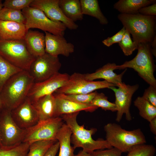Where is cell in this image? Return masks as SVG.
Wrapping results in <instances>:
<instances>
[{
	"instance_id": "cell-1",
	"label": "cell",
	"mask_w": 156,
	"mask_h": 156,
	"mask_svg": "<svg viewBox=\"0 0 156 156\" xmlns=\"http://www.w3.org/2000/svg\"><path fill=\"white\" fill-rule=\"evenodd\" d=\"M34 83L27 71L22 70L11 77L0 91L3 108L11 111L18 106L27 97Z\"/></svg>"
},
{
	"instance_id": "cell-2",
	"label": "cell",
	"mask_w": 156,
	"mask_h": 156,
	"mask_svg": "<svg viewBox=\"0 0 156 156\" xmlns=\"http://www.w3.org/2000/svg\"><path fill=\"white\" fill-rule=\"evenodd\" d=\"M79 112L61 116L72 131L71 142L74 149L81 148L85 151L91 153L95 151L113 147L106 140L93 139L92 135L96 132V129H87L84 128V125L80 126L78 124L77 117Z\"/></svg>"
},
{
	"instance_id": "cell-3",
	"label": "cell",
	"mask_w": 156,
	"mask_h": 156,
	"mask_svg": "<svg viewBox=\"0 0 156 156\" xmlns=\"http://www.w3.org/2000/svg\"><path fill=\"white\" fill-rule=\"evenodd\" d=\"M124 27L132 35L137 46L140 43H151L156 36V17L139 13L134 14H120L118 16Z\"/></svg>"
},
{
	"instance_id": "cell-4",
	"label": "cell",
	"mask_w": 156,
	"mask_h": 156,
	"mask_svg": "<svg viewBox=\"0 0 156 156\" xmlns=\"http://www.w3.org/2000/svg\"><path fill=\"white\" fill-rule=\"evenodd\" d=\"M106 140L112 147L122 153H127L134 146L145 144L146 140L140 129L126 130L115 123H109L104 127Z\"/></svg>"
},
{
	"instance_id": "cell-5",
	"label": "cell",
	"mask_w": 156,
	"mask_h": 156,
	"mask_svg": "<svg viewBox=\"0 0 156 156\" xmlns=\"http://www.w3.org/2000/svg\"><path fill=\"white\" fill-rule=\"evenodd\" d=\"M137 49V54L133 59L117 65L116 69L132 68L149 85L156 88V79L154 75L155 65L151 51V43H140Z\"/></svg>"
},
{
	"instance_id": "cell-6",
	"label": "cell",
	"mask_w": 156,
	"mask_h": 156,
	"mask_svg": "<svg viewBox=\"0 0 156 156\" xmlns=\"http://www.w3.org/2000/svg\"><path fill=\"white\" fill-rule=\"evenodd\" d=\"M0 55L14 66L28 71L36 59L28 51L23 40L0 39Z\"/></svg>"
},
{
	"instance_id": "cell-7",
	"label": "cell",
	"mask_w": 156,
	"mask_h": 156,
	"mask_svg": "<svg viewBox=\"0 0 156 156\" xmlns=\"http://www.w3.org/2000/svg\"><path fill=\"white\" fill-rule=\"evenodd\" d=\"M21 11L25 18L27 31L30 28H36L45 32L64 36L66 27L63 23L51 20L41 10L30 6Z\"/></svg>"
},
{
	"instance_id": "cell-8",
	"label": "cell",
	"mask_w": 156,
	"mask_h": 156,
	"mask_svg": "<svg viewBox=\"0 0 156 156\" xmlns=\"http://www.w3.org/2000/svg\"><path fill=\"white\" fill-rule=\"evenodd\" d=\"M26 129L20 128L15 123L11 111L4 108L0 114V139L1 146L12 147L23 142Z\"/></svg>"
},
{
	"instance_id": "cell-9",
	"label": "cell",
	"mask_w": 156,
	"mask_h": 156,
	"mask_svg": "<svg viewBox=\"0 0 156 156\" xmlns=\"http://www.w3.org/2000/svg\"><path fill=\"white\" fill-rule=\"evenodd\" d=\"M116 85L109 83L105 80L89 81L86 80L84 74L75 73L70 75L66 83L55 92L66 94H87L96 90L108 88Z\"/></svg>"
},
{
	"instance_id": "cell-10",
	"label": "cell",
	"mask_w": 156,
	"mask_h": 156,
	"mask_svg": "<svg viewBox=\"0 0 156 156\" xmlns=\"http://www.w3.org/2000/svg\"><path fill=\"white\" fill-rule=\"evenodd\" d=\"M63 120L61 117H57L39 122L35 125L26 129L23 142L30 144L39 141H57L56 135L64 124Z\"/></svg>"
},
{
	"instance_id": "cell-11",
	"label": "cell",
	"mask_w": 156,
	"mask_h": 156,
	"mask_svg": "<svg viewBox=\"0 0 156 156\" xmlns=\"http://www.w3.org/2000/svg\"><path fill=\"white\" fill-rule=\"evenodd\" d=\"M61 64L58 57L47 53L36 57L31 64L29 72L34 82H42L59 72Z\"/></svg>"
},
{
	"instance_id": "cell-12",
	"label": "cell",
	"mask_w": 156,
	"mask_h": 156,
	"mask_svg": "<svg viewBox=\"0 0 156 156\" xmlns=\"http://www.w3.org/2000/svg\"><path fill=\"white\" fill-rule=\"evenodd\" d=\"M116 88L115 86H111L109 88L112 90L115 93V103L117 109L116 120L119 122L124 114H125L127 120H132L130 112V107L132 98L134 93L139 88L138 84L130 85H127L124 82Z\"/></svg>"
},
{
	"instance_id": "cell-13",
	"label": "cell",
	"mask_w": 156,
	"mask_h": 156,
	"mask_svg": "<svg viewBox=\"0 0 156 156\" xmlns=\"http://www.w3.org/2000/svg\"><path fill=\"white\" fill-rule=\"evenodd\" d=\"M70 75L67 73H57L42 82H34L27 96L31 102L44 96L53 94L67 83Z\"/></svg>"
},
{
	"instance_id": "cell-14",
	"label": "cell",
	"mask_w": 156,
	"mask_h": 156,
	"mask_svg": "<svg viewBox=\"0 0 156 156\" xmlns=\"http://www.w3.org/2000/svg\"><path fill=\"white\" fill-rule=\"evenodd\" d=\"M30 6L41 10L50 20L63 23L70 30H75L78 27L63 14L59 6V0H33Z\"/></svg>"
},
{
	"instance_id": "cell-15",
	"label": "cell",
	"mask_w": 156,
	"mask_h": 156,
	"mask_svg": "<svg viewBox=\"0 0 156 156\" xmlns=\"http://www.w3.org/2000/svg\"><path fill=\"white\" fill-rule=\"evenodd\" d=\"M12 117L21 128L26 129L39 122L36 111L30 100L27 97L16 107L11 111Z\"/></svg>"
},
{
	"instance_id": "cell-16",
	"label": "cell",
	"mask_w": 156,
	"mask_h": 156,
	"mask_svg": "<svg viewBox=\"0 0 156 156\" xmlns=\"http://www.w3.org/2000/svg\"><path fill=\"white\" fill-rule=\"evenodd\" d=\"M45 52L52 56L62 55L66 57L74 51V45L68 42L64 36L55 35L45 32Z\"/></svg>"
},
{
	"instance_id": "cell-17",
	"label": "cell",
	"mask_w": 156,
	"mask_h": 156,
	"mask_svg": "<svg viewBox=\"0 0 156 156\" xmlns=\"http://www.w3.org/2000/svg\"><path fill=\"white\" fill-rule=\"evenodd\" d=\"M117 65L114 63H108L97 69L94 72L84 74L86 79L89 81H93L97 79H103L107 82L115 84L118 87L123 82L122 76L127 70L125 69L120 74L114 72Z\"/></svg>"
},
{
	"instance_id": "cell-18",
	"label": "cell",
	"mask_w": 156,
	"mask_h": 156,
	"mask_svg": "<svg viewBox=\"0 0 156 156\" xmlns=\"http://www.w3.org/2000/svg\"><path fill=\"white\" fill-rule=\"evenodd\" d=\"M53 94L56 100V117H60L64 114L79 112L81 111L92 112L98 108L91 104L79 103Z\"/></svg>"
},
{
	"instance_id": "cell-19",
	"label": "cell",
	"mask_w": 156,
	"mask_h": 156,
	"mask_svg": "<svg viewBox=\"0 0 156 156\" xmlns=\"http://www.w3.org/2000/svg\"><path fill=\"white\" fill-rule=\"evenodd\" d=\"M31 102L36 111L39 122L56 117V100L53 94Z\"/></svg>"
},
{
	"instance_id": "cell-20",
	"label": "cell",
	"mask_w": 156,
	"mask_h": 156,
	"mask_svg": "<svg viewBox=\"0 0 156 156\" xmlns=\"http://www.w3.org/2000/svg\"><path fill=\"white\" fill-rule=\"evenodd\" d=\"M23 40L28 51L34 57L45 53V35L43 33L29 30L26 32Z\"/></svg>"
},
{
	"instance_id": "cell-21",
	"label": "cell",
	"mask_w": 156,
	"mask_h": 156,
	"mask_svg": "<svg viewBox=\"0 0 156 156\" xmlns=\"http://www.w3.org/2000/svg\"><path fill=\"white\" fill-rule=\"evenodd\" d=\"M26 30L25 24L0 20V39L3 40H23Z\"/></svg>"
},
{
	"instance_id": "cell-22",
	"label": "cell",
	"mask_w": 156,
	"mask_h": 156,
	"mask_svg": "<svg viewBox=\"0 0 156 156\" xmlns=\"http://www.w3.org/2000/svg\"><path fill=\"white\" fill-rule=\"evenodd\" d=\"M156 3L155 0H120L114 5V8L120 14H134L141 8Z\"/></svg>"
},
{
	"instance_id": "cell-23",
	"label": "cell",
	"mask_w": 156,
	"mask_h": 156,
	"mask_svg": "<svg viewBox=\"0 0 156 156\" xmlns=\"http://www.w3.org/2000/svg\"><path fill=\"white\" fill-rule=\"evenodd\" d=\"M72 132L66 124H63L56 136L59 144L58 156H74L75 149L71 145V137Z\"/></svg>"
},
{
	"instance_id": "cell-24",
	"label": "cell",
	"mask_w": 156,
	"mask_h": 156,
	"mask_svg": "<svg viewBox=\"0 0 156 156\" xmlns=\"http://www.w3.org/2000/svg\"><path fill=\"white\" fill-rule=\"evenodd\" d=\"M59 6L64 15L75 22L83 19L81 5L79 0H59Z\"/></svg>"
},
{
	"instance_id": "cell-25",
	"label": "cell",
	"mask_w": 156,
	"mask_h": 156,
	"mask_svg": "<svg viewBox=\"0 0 156 156\" xmlns=\"http://www.w3.org/2000/svg\"><path fill=\"white\" fill-rule=\"evenodd\" d=\"M82 13L97 19L102 25L107 24V19L100 9L97 0H80Z\"/></svg>"
},
{
	"instance_id": "cell-26",
	"label": "cell",
	"mask_w": 156,
	"mask_h": 156,
	"mask_svg": "<svg viewBox=\"0 0 156 156\" xmlns=\"http://www.w3.org/2000/svg\"><path fill=\"white\" fill-rule=\"evenodd\" d=\"M134 105L138 109L140 116L149 122L156 117V107L142 96L137 97Z\"/></svg>"
},
{
	"instance_id": "cell-27",
	"label": "cell",
	"mask_w": 156,
	"mask_h": 156,
	"mask_svg": "<svg viewBox=\"0 0 156 156\" xmlns=\"http://www.w3.org/2000/svg\"><path fill=\"white\" fill-rule=\"evenodd\" d=\"M22 70L12 64L0 55V91L9 79Z\"/></svg>"
},
{
	"instance_id": "cell-28",
	"label": "cell",
	"mask_w": 156,
	"mask_h": 156,
	"mask_svg": "<svg viewBox=\"0 0 156 156\" xmlns=\"http://www.w3.org/2000/svg\"><path fill=\"white\" fill-rule=\"evenodd\" d=\"M30 144L22 142L15 146L0 147V156H27Z\"/></svg>"
},
{
	"instance_id": "cell-29",
	"label": "cell",
	"mask_w": 156,
	"mask_h": 156,
	"mask_svg": "<svg viewBox=\"0 0 156 156\" xmlns=\"http://www.w3.org/2000/svg\"><path fill=\"white\" fill-rule=\"evenodd\" d=\"M57 141H39L30 144L27 156H43L49 148Z\"/></svg>"
},
{
	"instance_id": "cell-30",
	"label": "cell",
	"mask_w": 156,
	"mask_h": 156,
	"mask_svg": "<svg viewBox=\"0 0 156 156\" xmlns=\"http://www.w3.org/2000/svg\"><path fill=\"white\" fill-rule=\"evenodd\" d=\"M0 20L14 21L25 24L26 21L21 11L4 7L0 12Z\"/></svg>"
},
{
	"instance_id": "cell-31",
	"label": "cell",
	"mask_w": 156,
	"mask_h": 156,
	"mask_svg": "<svg viewBox=\"0 0 156 156\" xmlns=\"http://www.w3.org/2000/svg\"><path fill=\"white\" fill-rule=\"evenodd\" d=\"M97 93L96 91L87 94H70L57 93L55 92L53 94L61 98L67 99L79 103L90 104L92 100Z\"/></svg>"
},
{
	"instance_id": "cell-32",
	"label": "cell",
	"mask_w": 156,
	"mask_h": 156,
	"mask_svg": "<svg viewBox=\"0 0 156 156\" xmlns=\"http://www.w3.org/2000/svg\"><path fill=\"white\" fill-rule=\"evenodd\" d=\"M107 99V97L104 93L97 92L90 104L98 108L100 107L105 111H117V107L115 103L109 102Z\"/></svg>"
},
{
	"instance_id": "cell-33",
	"label": "cell",
	"mask_w": 156,
	"mask_h": 156,
	"mask_svg": "<svg viewBox=\"0 0 156 156\" xmlns=\"http://www.w3.org/2000/svg\"><path fill=\"white\" fill-rule=\"evenodd\" d=\"M155 152V148L153 145L139 144L132 147L126 156H154Z\"/></svg>"
},
{
	"instance_id": "cell-34",
	"label": "cell",
	"mask_w": 156,
	"mask_h": 156,
	"mask_svg": "<svg viewBox=\"0 0 156 156\" xmlns=\"http://www.w3.org/2000/svg\"><path fill=\"white\" fill-rule=\"evenodd\" d=\"M118 44L124 55L126 56L132 54L133 51L138 48V46L132 40L130 33L126 29L123 38L118 42Z\"/></svg>"
},
{
	"instance_id": "cell-35",
	"label": "cell",
	"mask_w": 156,
	"mask_h": 156,
	"mask_svg": "<svg viewBox=\"0 0 156 156\" xmlns=\"http://www.w3.org/2000/svg\"><path fill=\"white\" fill-rule=\"evenodd\" d=\"M33 0H5L3 3V7L22 11L29 6Z\"/></svg>"
},
{
	"instance_id": "cell-36",
	"label": "cell",
	"mask_w": 156,
	"mask_h": 156,
	"mask_svg": "<svg viewBox=\"0 0 156 156\" xmlns=\"http://www.w3.org/2000/svg\"><path fill=\"white\" fill-rule=\"evenodd\" d=\"M122 153L118 149L112 147L109 149L99 150L91 153V156H121Z\"/></svg>"
},
{
	"instance_id": "cell-37",
	"label": "cell",
	"mask_w": 156,
	"mask_h": 156,
	"mask_svg": "<svg viewBox=\"0 0 156 156\" xmlns=\"http://www.w3.org/2000/svg\"><path fill=\"white\" fill-rule=\"evenodd\" d=\"M126 29L123 27L121 29L114 35L111 37H108L102 41L105 45L109 47L113 44L119 42L123 38Z\"/></svg>"
},
{
	"instance_id": "cell-38",
	"label": "cell",
	"mask_w": 156,
	"mask_h": 156,
	"mask_svg": "<svg viewBox=\"0 0 156 156\" xmlns=\"http://www.w3.org/2000/svg\"><path fill=\"white\" fill-rule=\"evenodd\" d=\"M142 96L156 107V88L151 85H149L145 90Z\"/></svg>"
},
{
	"instance_id": "cell-39",
	"label": "cell",
	"mask_w": 156,
	"mask_h": 156,
	"mask_svg": "<svg viewBox=\"0 0 156 156\" xmlns=\"http://www.w3.org/2000/svg\"><path fill=\"white\" fill-rule=\"evenodd\" d=\"M139 13L145 16H155L156 3L145 6L140 8L138 11Z\"/></svg>"
},
{
	"instance_id": "cell-40",
	"label": "cell",
	"mask_w": 156,
	"mask_h": 156,
	"mask_svg": "<svg viewBox=\"0 0 156 156\" xmlns=\"http://www.w3.org/2000/svg\"><path fill=\"white\" fill-rule=\"evenodd\" d=\"M59 149V144L57 141L49 148L43 156H55Z\"/></svg>"
},
{
	"instance_id": "cell-41",
	"label": "cell",
	"mask_w": 156,
	"mask_h": 156,
	"mask_svg": "<svg viewBox=\"0 0 156 156\" xmlns=\"http://www.w3.org/2000/svg\"><path fill=\"white\" fill-rule=\"evenodd\" d=\"M149 127L151 131L156 135V117L149 122Z\"/></svg>"
},
{
	"instance_id": "cell-42",
	"label": "cell",
	"mask_w": 156,
	"mask_h": 156,
	"mask_svg": "<svg viewBox=\"0 0 156 156\" xmlns=\"http://www.w3.org/2000/svg\"><path fill=\"white\" fill-rule=\"evenodd\" d=\"M151 51L153 55L156 56V36L154 38L151 43Z\"/></svg>"
},
{
	"instance_id": "cell-43",
	"label": "cell",
	"mask_w": 156,
	"mask_h": 156,
	"mask_svg": "<svg viewBox=\"0 0 156 156\" xmlns=\"http://www.w3.org/2000/svg\"><path fill=\"white\" fill-rule=\"evenodd\" d=\"M74 156H91L90 153H88L83 150L80 151L78 153Z\"/></svg>"
},
{
	"instance_id": "cell-44",
	"label": "cell",
	"mask_w": 156,
	"mask_h": 156,
	"mask_svg": "<svg viewBox=\"0 0 156 156\" xmlns=\"http://www.w3.org/2000/svg\"><path fill=\"white\" fill-rule=\"evenodd\" d=\"M3 7V3H2V1L0 0V12Z\"/></svg>"
},
{
	"instance_id": "cell-45",
	"label": "cell",
	"mask_w": 156,
	"mask_h": 156,
	"mask_svg": "<svg viewBox=\"0 0 156 156\" xmlns=\"http://www.w3.org/2000/svg\"><path fill=\"white\" fill-rule=\"evenodd\" d=\"M3 108V105L2 103V101L1 98L0 96V109H2Z\"/></svg>"
},
{
	"instance_id": "cell-46",
	"label": "cell",
	"mask_w": 156,
	"mask_h": 156,
	"mask_svg": "<svg viewBox=\"0 0 156 156\" xmlns=\"http://www.w3.org/2000/svg\"><path fill=\"white\" fill-rule=\"evenodd\" d=\"M2 109H0V114L1 113V111ZM1 146V142H0V147Z\"/></svg>"
}]
</instances>
